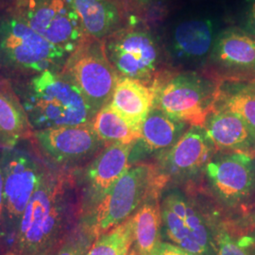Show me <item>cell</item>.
<instances>
[{
  "instance_id": "1",
  "label": "cell",
  "mask_w": 255,
  "mask_h": 255,
  "mask_svg": "<svg viewBox=\"0 0 255 255\" xmlns=\"http://www.w3.org/2000/svg\"><path fill=\"white\" fill-rule=\"evenodd\" d=\"M74 186L71 170L46 162V168L36 190L19 224L12 252L16 255H48L73 215Z\"/></svg>"
},
{
  "instance_id": "2",
  "label": "cell",
  "mask_w": 255,
  "mask_h": 255,
  "mask_svg": "<svg viewBox=\"0 0 255 255\" xmlns=\"http://www.w3.org/2000/svg\"><path fill=\"white\" fill-rule=\"evenodd\" d=\"M14 91L33 131L90 124L96 116L82 93L61 71L31 76L18 83Z\"/></svg>"
},
{
  "instance_id": "3",
  "label": "cell",
  "mask_w": 255,
  "mask_h": 255,
  "mask_svg": "<svg viewBox=\"0 0 255 255\" xmlns=\"http://www.w3.org/2000/svg\"><path fill=\"white\" fill-rule=\"evenodd\" d=\"M68 55L50 44L13 11L0 15V67L35 76L61 71Z\"/></svg>"
},
{
  "instance_id": "4",
  "label": "cell",
  "mask_w": 255,
  "mask_h": 255,
  "mask_svg": "<svg viewBox=\"0 0 255 255\" xmlns=\"http://www.w3.org/2000/svg\"><path fill=\"white\" fill-rule=\"evenodd\" d=\"M3 177V227L8 243L14 242L21 218L37 189L46 168L41 161L26 148L3 147L0 150Z\"/></svg>"
},
{
  "instance_id": "5",
  "label": "cell",
  "mask_w": 255,
  "mask_h": 255,
  "mask_svg": "<svg viewBox=\"0 0 255 255\" xmlns=\"http://www.w3.org/2000/svg\"><path fill=\"white\" fill-rule=\"evenodd\" d=\"M219 88L200 75L178 74L154 82V107L190 127H203L215 108Z\"/></svg>"
},
{
  "instance_id": "6",
  "label": "cell",
  "mask_w": 255,
  "mask_h": 255,
  "mask_svg": "<svg viewBox=\"0 0 255 255\" xmlns=\"http://www.w3.org/2000/svg\"><path fill=\"white\" fill-rule=\"evenodd\" d=\"M61 73L79 89L96 114L111 101L120 78L108 59L104 42L87 36L68 56Z\"/></svg>"
},
{
  "instance_id": "7",
  "label": "cell",
  "mask_w": 255,
  "mask_h": 255,
  "mask_svg": "<svg viewBox=\"0 0 255 255\" xmlns=\"http://www.w3.org/2000/svg\"><path fill=\"white\" fill-rule=\"evenodd\" d=\"M154 190L160 192L155 185L154 166L148 164L129 166L97 209L91 215L80 219H86L99 237L132 217Z\"/></svg>"
},
{
  "instance_id": "8",
  "label": "cell",
  "mask_w": 255,
  "mask_h": 255,
  "mask_svg": "<svg viewBox=\"0 0 255 255\" xmlns=\"http://www.w3.org/2000/svg\"><path fill=\"white\" fill-rule=\"evenodd\" d=\"M133 146L134 144H110L82 168L71 170L78 194L79 219L91 215L129 168Z\"/></svg>"
},
{
  "instance_id": "9",
  "label": "cell",
  "mask_w": 255,
  "mask_h": 255,
  "mask_svg": "<svg viewBox=\"0 0 255 255\" xmlns=\"http://www.w3.org/2000/svg\"><path fill=\"white\" fill-rule=\"evenodd\" d=\"M13 12L68 56L85 37L72 0H15Z\"/></svg>"
},
{
  "instance_id": "10",
  "label": "cell",
  "mask_w": 255,
  "mask_h": 255,
  "mask_svg": "<svg viewBox=\"0 0 255 255\" xmlns=\"http://www.w3.org/2000/svg\"><path fill=\"white\" fill-rule=\"evenodd\" d=\"M167 237L175 245L196 255H215V238L193 201L179 189L166 193L161 204Z\"/></svg>"
},
{
  "instance_id": "11",
  "label": "cell",
  "mask_w": 255,
  "mask_h": 255,
  "mask_svg": "<svg viewBox=\"0 0 255 255\" xmlns=\"http://www.w3.org/2000/svg\"><path fill=\"white\" fill-rule=\"evenodd\" d=\"M31 137L46 162L68 170L87 164L106 146L91 123L36 130Z\"/></svg>"
},
{
  "instance_id": "12",
  "label": "cell",
  "mask_w": 255,
  "mask_h": 255,
  "mask_svg": "<svg viewBox=\"0 0 255 255\" xmlns=\"http://www.w3.org/2000/svg\"><path fill=\"white\" fill-rule=\"evenodd\" d=\"M216 148L203 127L191 126L168 150L161 153L154 166L155 185L159 191L169 182H182L205 170Z\"/></svg>"
},
{
  "instance_id": "13",
  "label": "cell",
  "mask_w": 255,
  "mask_h": 255,
  "mask_svg": "<svg viewBox=\"0 0 255 255\" xmlns=\"http://www.w3.org/2000/svg\"><path fill=\"white\" fill-rule=\"evenodd\" d=\"M104 44L108 59L119 77L143 83L152 79L159 61V49L148 32L138 29L114 32Z\"/></svg>"
},
{
  "instance_id": "14",
  "label": "cell",
  "mask_w": 255,
  "mask_h": 255,
  "mask_svg": "<svg viewBox=\"0 0 255 255\" xmlns=\"http://www.w3.org/2000/svg\"><path fill=\"white\" fill-rule=\"evenodd\" d=\"M210 185L220 201L237 207L255 192V164L251 155L224 152L215 155L205 167Z\"/></svg>"
},
{
  "instance_id": "15",
  "label": "cell",
  "mask_w": 255,
  "mask_h": 255,
  "mask_svg": "<svg viewBox=\"0 0 255 255\" xmlns=\"http://www.w3.org/2000/svg\"><path fill=\"white\" fill-rule=\"evenodd\" d=\"M209 60L216 78L225 82H254L255 37L244 29H226L216 38Z\"/></svg>"
},
{
  "instance_id": "16",
  "label": "cell",
  "mask_w": 255,
  "mask_h": 255,
  "mask_svg": "<svg viewBox=\"0 0 255 255\" xmlns=\"http://www.w3.org/2000/svg\"><path fill=\"white\" fill-rule=\"evenodd\" d=\"M203 128L217 151L246 154L255 151V129L229 111L215 108Z\"/></svg>"
},
{
  "instance_id": "17",
  "label": "cell",
  "mask_w": 255,
  "mask_h": 255,
  "mask_svg": "<svg viewBox=\"0 0 255 255\" xmlns=\"http://www.w3.org/2000/svg\"><path fill=\"white\" fill-rule=\"evenodd\" d=\"M109 103L141 131L142 123L154 107V91L143 82L120 77Z\"/></svg>"
},
{
  "instance_id": "18",
  "label": "cell",
  "mask_w": 255,
  "mask_h": 255,
  "mask_svg": "<svg viewBox=\"0 0 255 255\" xmlns=\"http://www.w3.org/2000/svg\"><path fill=\"white\" fill-rule=\"evenodd\" d=\"M32 128L14 88L0 81V147H13L32 136Z\"/></svg>"
},
{
  "instance_id": "19",
  "label": "cell",
  "mask_w": 255,
  "mask_h": 255,
  "mask_svg": "<svg viewBox=\"0 0 255 255\" xmlns=\"http://www.w3.org/2000/svg\"><path fill=\"white\" fill-rule=\"evenodd\" d=\"M160 192H151L137 209L133 219V250L138 255H154L160 246L162 210Z\"/></svg>"
},
{
  "instance_id": "20",
  "label": "cell",
  "mask_w": 255,
  "mask_h": 255,
  "mask_svg": "<svg viewBox=\"0 0 255 255\" xmlns=\"http://www.w3.org/2000/svg\"><path fill=\"white\" fill-rule=\"evenodd\" d=\"M188 126L153 107L141 126V136L138 141L142 145V151L163 153L168 150L181 139Z\"/></svg>"
},
{
  "instance_id": "21",
  "label": "cell",
  "mask_w": 255,
  "mask_h": 255,
  "mask_svg": "<svg viewBox=\"0 0 255 255\" xmlns=\"http://www.w3.org/2000/svg\"><path fill=\"white\" fill-rule=\"evenodd\" d=\"M216 41L214 26L208 19H190L174 30L172 45L179 58L199 60L211 53Z\"/></svg>"
},
{
  "instance_id": "22",
  "label": "cell",
  "mask_w": 255,
  "mask_h": 255,
  "mask_svg": "<svg viewBox=\"0 0 255 255\" xmlns=\"http://www.w3.org/2000/svg\"><path fill=\"white\" fill-rule=\"evenodd\" d=\"M85 36L101 40L110 36L120 22V13L112 0H72Z\"/></svg>"
},
{
  "instance_id": "23",
  "label": "cell",
  "mask_w": 255,
  "mask_h": 255,
  "mask_svg": "<svg viewBox=\"0 0 255 255\" xmlns=\"http://www.w3.org/2000/svg\"><path fill=\"white\" fill-rule=\"evenodd\" d=\"M91 126L106 146L115 143L135 144L141 136V131L133 127L110 103L96 114Z\"/></svg>"
},
{
  "instance_id": "24",
  "label": "cell",
  "mask_w": 255,
  "mask_h": 255,
  "mask_svg": "<svg viewBox=\"0 0 255 255\" xmlns=\"http://www.w3.org/2000/svg\"><path fill=\"white\" fill-rule=\"evenodd\" d=\"M226 82L219 86L215 108L237 115L255 130V81Z\"/></svg>"
},
{
  "instance_id": "25",
  "label": "cell",
  "mask_w": 255,
  "mask_h": 255,
  "mask_svg": "<svg viewBox=\"0 0 255 255\" xmlns=\"http://www.w3.org/2000/svg\"><path fill=\"white\" fill-rule=\"evenodd\" d=\"M133 245L132 217L97 237L87 255H128Z\"/></svg>"
},
{
  "instance_id": "26",
  "label": "cell",
  "mask_w": 255,
  "mask_h": 255,
  "mask_svg": "<svg viewBox=\"0 0 255 255\" xmlns=\"http://www.w3.org/2000/svg\"><path fill=\"white\" fill-rule=\"evenodd\" d=\"M97 237L91 224L86 219H79L78 223L62 239L53 255H87Z\"/></svg>"
},
{
  "instance_id": "27",
  "label": "cell",
  "mask_w": 255,
  "mask_h": 255,
  "mask_svg": "<svg viewBox=\"0 0 255 255\" xmlns=\"http://www.w3.org/2000/svg\"><path fill=\"white\" fill-rule=\"evenodd\" d=\"M215 238V247L217 255H249L246 251L240 246L235 238L226 230L218 231Z\"/></svg>"
},
{
  "instance_id": "28",
  "label": "cell",
  "mask_w": 255,
  "mask_h": 255,
  "mask_svg": "<svg viewBox=\"0 0 255 255\" xmlns=\"http://www.w3.org/2000/svg\"><path fill=\"white\" fill-rule=\"evenodd\" d=\"M154 255H196L189 253L181 247L170 243H161Z\"/></svg>"
},
{
  "instance_id": "29",
  "label": "cell",
  "mask_w": 255,
  "mask_h": 255,
  "mask_svg": "<svg viewBox=\"0 0 255 255\" xmlns=\"http://www.w3.org/2000/svg\"><path fill=\"white\" fill-rule=\"evenodd\" d=\"M237 242L246 251L249 255H255V233L240 237Z\"/></svg>"
},
{
  "instance_id": "30",
  "label": "cell",
  "mask_w": 255,
  "mask_h": 255,
  "mask_svg": "<svg viewBox=\"0 0 255 255\" xmlns=\"http://www.w3.org/2000/svg\"><path fill=\"white\" fill-rule=\"evenodd\" d=\"M244 30L252 36L255 37V0L252 3V6L247 14Z\"/></svg>"
},
{
  "instance_id": "31",
  "label": "cell",
  "mask_w": 255,
  "mask_h": 255,
  "mask_svg": "<svg viewBox=\"0 0 255 255\" xmlns=\"http://www.w3.org/2000/svg\"><path fill=\"white\" fill-rule=\"evenodd\" d=\"M3 213H4V205H3V177L1 171L0 164V241L6 240L4 227H3Z\"/></svg>"
},
{
  "instance_id": "32",
  "label": "cell",
  "mask_w": 255,
  "mask_h": 255,
  "mask_svg": "<svg viewBox=\"0 0 255 255\" xmlns=\"http://www.w3.org/2000/svg\"><path fill=\"white\" fill-rule=\"evenodd\" d=\"M128 255H138L136 254V252L133 250V249H131L130 250V252H129V254H128Z\"/></svg>"
},
{
  "instance_id": "33",
  "label": "cell",
  "mask_w": 255,
  "mask_h": 255,
  "mask_svg": "<svg viewBox=\"0 0 255 255\" xmlns=\"http://www.w3.org/2000/svg\"><path fill=\"white\" fill-rule=\"evenodd\" d=\"M5 255H16L13 252H9V253H8V254H6Z\"/></svg>"
},
{
  "instance_id": "34",
  "label": "cell",
  "mask_w": 255,
  "mask_h": 255,
  "mask_svg": "<svg viewBox=\"0 0 255 255\" xmlns=\"http://www.w3.org/2000/svg\"><path fill=\"white\" fill-rule=\"evenodd\" d=\"M143 2H147V1H158V0H141Z\"/></svg>"
},
{
  "instance_id": "35",
  "label": "cell",
  "mask_w": 255,
  "mask_h": 255,
  "mask_svg": "<svg viewBox=\"0 0 255 255\" xmlns=\"http://www.w3.org/2000/svg\"></svg>"
}]
</instances>
